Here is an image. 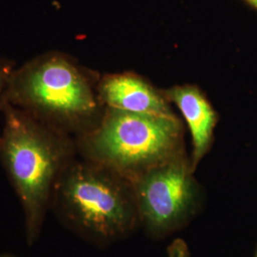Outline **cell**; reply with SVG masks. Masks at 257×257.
I'll use <instances>...</instances> for the list:
<instances>
[{
	"label": "cell",
	"instance_id": "277c9868",
	"mask_svg": "<svg viewBox=\"0 0 257 257\" xmlns=\"http://www.w3.org/2000/svg\"><path fill=\"white\" fill-rule=\"evenodd\" d=\"M83 159L107 167L130 181L183 156L182 128L174 115L107 108L100 122L75 140Z\"/></svg>",
	"mask_w": 257,
	"mask_h": 257
},
{
	"label": "cell",
	"instance_id": "7c38bea8",
	"mask_svg": "<svg viewBox=\"0 0 257 257\" xmlns=\"http://www.w3.org/2000/svg\"><path fill=\"white\" fill-rule=\"evenodd\" d=\"M254 257H257V248H256V251H255V254H254Z\"/></svg>",
	"mask_w": 257,
	"mask_h": 257
},
{
	"label": "cell",
	"instance_id": "7a4b0ae2",
	"mask_svg": "<svg viewBox=\"0 0 257 257\" xmlns=\"http://www.w3.org/2000/svg\"><path fill=\"white\" fill-rule=\"evenodd\" d=\"M50 211L68 230L96 246L125 238L139 226L132 182L85 159H74L59 176Z\"/></svg>",
	"mask_w": 257,
	"mask_h": 257
},
{
	"label": "cell",
	"instance_id": "6da1fadb",
	"mask_svg": "<svg viewBox=\"0 0 257 257\" xmlns=\"http://www.w3.org/2000/svg\"><path fill=\"white\" fill-rule=\"evenodd\" d=\"M1 111L0 162L22 208L28 246H33L40 237L55 184L75 159L76 142L4 98Z\"/></svg>",
	"mask_w": 257,
	"mask_h": 257
},
{
	"label": "cell",
	"instance_id": "ba28073f",
	"mask_svg": "<svg viewBox=\"0 0 257 257\" xmlns=\"http://www.w3.org/2000/svg\"><path fill=\"white\" fill-rule=\"evenodd\" d=\"M16 62L8 57L0 55V110L1 103L11 74L16 68Z\"/></svg>",
	"mask_w": 257,
	"mask_h": 257
},
{
	"label": "cell",
	"instance_id": "30bf717a",
	"mask_svg": "<svg viewBox=\"0 0 257 257\" xmlns=\"http://www.w3.org/2000/svg\"><path fill=\"white\" fill-rule=\"evenodd\" d=\"M248 2V4L253 7L254 9L257 10V0H246Z\"/></svg>",
	"mask_w": 257,
	"mask_h": 257
},
{
	"label": "cell",
	"instance_id": "52a82bcc",
	"mask_svg": "<svg viewBox=\"0 0 257 257\" xmlns=\"http://www.w3.org/2000/svg\"><path fill=\"white\" fill-rule=\"evenodd\" d=\"M182 112L193 141L191 165L193 171L210 151L216 125V114L202 92L192 85L176 86L167 92Z\"/></svg>",
	"mask_w": 257,
	"mask_h": 257
},
{
	"label": "cell",
	"instance_id": "5b68a950",
	"mask_svg": "<svg viewBox=\"0 0 257 257\" xmlns=\"http://www.w3.org/2000/svg\"><path fill=\"white\" fill-rule=\"evenodd\" d=\"M185 155L156 166L131 180L139 226L153 238H163L193 220L202 193Z\"/></svg>",
	"mask_w": 257,
	"mask_h": 257
},
{
	"label": "cell",
	"instance_id": "9c48e42d",
	"mask_svg": "<svg viewBox=\"0 0 257 257\" xmlns=\"http://www.w3.org/2000/svg\"><path fill=\"white\" fill-rule=\"evenodd\" d=\"M167 257H191V253L184 240L175 239L168 248Z\"/></svg>",
	"mask_w": 257,
	"mask_h": 257
},
{
	"label": "cell",
	"instance_id": "3957f363",
	"mask_svg": "<svg viewBox=\"0 0 257 257\" xmlns=\"http://www.w3.org/2000/svg\"><path fill=\"white\" fill-rule=\"evenodd\" d=\"M3 98L70 136L75 133L78 138L98 125L92 119L100 99L90 78L70 56L57 51L16 67Z\"/></svg>",
	"mask_w": 257,
	"mask_h": 257
},
{
	"label": "cell",
	"instance_id": "8fae6325",
	"mask_svg": "<svg viewBox=\"0 0 257 257\" xmlns=\"http://www.w3.org/2000/svg\"><path fill=\"white\" fill-rule=\"evenodd\" d=\"M0 257H18L17 255H14V254H12V253H8V252H6V253H0Z\"/></svg>",
	"mask_w": 257,
	"mask_h": 257
},
{
	"label": "cell",
	"instance_id": "8992f818",
	"mask_svg": "<svg viewBox=\"0 0 257 257\" xmlns=\"http://www.w3.org/2000/svg\"><path fill=\"white\" fill-rule=\"evenodd\" d=\"M107 108L138 113L173 115L165 100L144 80L134 74L105 75L97 86Z\"/></svg>",
	"mask_w": 257,
	"mask_h": 257
}]
</instances>
